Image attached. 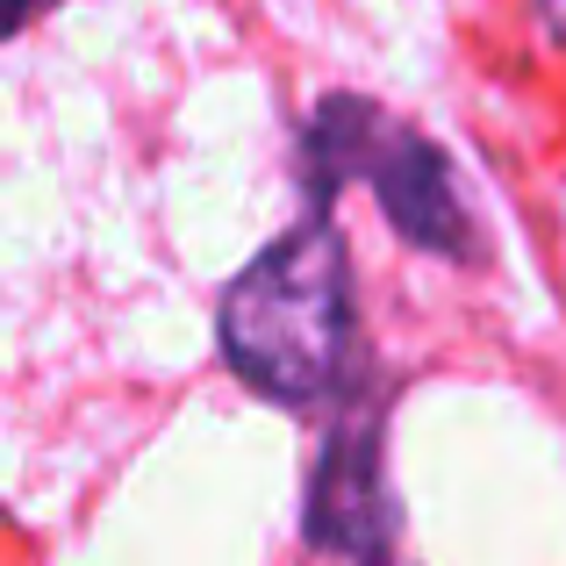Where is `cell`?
<instances>
[{
	"mask_svg": "<svg viewBox=\"0 0 566 566\" xmlns=\"http://www.w3.org/2000/svg\"><path fill=\"white\" fill-rule=\"evenodd\" d=\"M352 251L331 216L294 222L280 244H265L222 294V359L265 401H331L352 366Z\"/></svg>",
	"mask_w": 566,
	"mask_h": 566,
	"instance_id": "6da1fadb",
	"label": "cell"
},
{
	"mask_svg": "<svg viewBox=\"0 0 566 566\" xmlns=\"http://www.w3.org/2000/svg\"><path fill=\"white\" fill-rule=\"evenodd\" d=\"M302 166H308V187H316V208L345 180H366L374 201H380V216L395 222L409 244L444 251V259H459V251L473 244V222H467V208H459L444 151L416 123H395L387 108H374V101H359V94H331L316 108V123H308V137H302Z\"/></svg>",
	"mask_w": 566,
	"mask_h": 566,
	"instance_id": "7a4b0ae2",
	"label": "cell"
},
{
	"mask_svg": "<svg viewBox=\"0 0 566 566\" xmlns=\"http://www.w3.org/2000/svg\"><path fill=\"white\" fill-rule=\"evenodd\" d=\"M308 545L331 566H387L395 559V502L380 488V416L352 409L323 444L308 481Z\"/></svg>",
	"mask_w": 566,
	"mask_h": 566,
	"instance_id": "3957f363",
	"label": "cell"
},
{
	"mask_svg": "<svg viewBox=\"0 0 566 566\" xmlns=\"http://www.w3.org/2000/svg\"><path fill=\"white\" fill-rule=\"evenodd\" d=\"M51 8V0H0V36H14V29H29L36 14Z\"/></svg>",
	"mask_w": 566,
	"mask_h": 566,
	"instance_id": "277c9868",
	"label": "cell"
},
{
	"mask_svg": "<svg viewBox=\"0 0 566 566\" xmlns=\"http://www.w3.org/2000/svg\"><path fill=\"white\" fill-rule=\"evenodd\" d=\"M387 566H395V559H387Z\"/></svg>",
	"mask_w": 566,
	"mask_h": 566,
	"instance_id": "5b68a950",
	"label": "cell"
}]
</instances>
